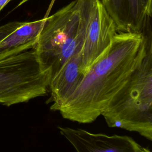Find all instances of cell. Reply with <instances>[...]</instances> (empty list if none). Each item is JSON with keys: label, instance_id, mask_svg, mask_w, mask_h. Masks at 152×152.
<instances>
[{"label": "cell", "instance_id": "cell-15", "mask_svg": "<svg viewBox=\"0 0 152 152\" xmlns=\"http://www.w3.org/2000/svg\"><path fill=\"white\" fill-rule=\"evenodd\" d=\"M12 1V0H10V1Z\"/></svg>", "mask_w": 152, "mask_h": 152}, {"label": "cell", "instance_id": "cell-8", "mask_svg": "<svg viewBox=\"0 0 152 152\" xmlns=\"http://www.w3.org/2000/svg\"><path fill=\"white\" fill-rule=\"evenodd\" d=\"M113 21L117 32L143 33L151 17H148L141 0H101Z\"/></svg>", "mask_w": 152, "mask_h": 152}, {"label": "cell", "instance_id": "cell-12", "mask_svg": "<svg viewBox=\"0 0 152 152\" xmlns=\"http://www.w3.org/2000/svg\"><path fill=\"white\" fill-rule=\"evenodd\" d=\"M10 2V0H0V11Z\"/></svg>", "mask_w": 152, "mask_h": 152}, {"label": "cell", "instance_id": "cell-3", "mask_svg": "<svg viewBox=\"0 0 152 152\" xmlns=\"http://www.w3.org/2000/svg\"><path fill=\"white\" fill-rule=\"evenodd\" d=\"M107 125L152 140V41L127 81L102 113Z\"/></svg>", "mask_w": 152, "mask_h": 152}, {"label": "cell", "instance_id": "cell-11", "mask_svg": "<svg viewBox=\"0 0 152 152\" xmlns=\"http://www.w3.org/2000/svg\"><path fill=\"white\" fill-rule=\"evenodd\" d=\"M55 1H56V0H51L50 3V4H49V7L48 8V10H47V11H46V14H45V17H44L43 18H46V17H49V13H50V11H51V9H52V7H53V5L54 2H55Z\"/></svg>", "mask_w": 152, "mask_h": 152}, {"label": "cell", "instance_id": "cell-7", "mask_svg": "<svg viewBox=\"0 0 152 152\" xmlns=\"http://www.w3.org/2000/svg\"><path fill=\"white\" fill-rule=\"evenodd\" d=\"M45 20L12 21L0 26V59L35 46Z\"/></svg>", "mask_w": 152, "mask_h": 152}, {"label": "cell", "instance_id": "cell-5", "mask_svg": "<svg viewBox=\"0 0 152 152\" xmlns=\"http://www.w3.org/2000/svg\"><path fill=\"white\" fill-rule=\"evenodd\" d=\"M116 33L115 23L100 0H92L81 51V67L84 74L107 50Z\"/></svg>", "mask_w": 152, "mask_h": 152}, {"label": "cell", "instance_id": "cell-6", "mask_svg": "<svg viewBox=\"0 0 152 152\" xmlns=\"http://www.w3.org/2000/svg\"><path fill=\"white\" fill-rule=\"evenodd\" d=\"M58 129L77 152H139L140 145L128 136L96 134L61 126Z\"/></svg>", "mask_w": 152, "mask_h": 152}, {"label": "cell", "instance_id": "cell-1", "mask_svg": "<svg viewBox=\"0 0 152 152\" xmlns=\"http://www.w3.org/2000/svg\"><path fill=\"white\" fill-rule=\"evenodd\" d=\"M151 37V26L143 33L117 32L107 50L91 66L72 96L59 109L62 116L88 124L101 115L143 57Z\"/></svg>", "mask_w": 152, "mask_h": 152}, {"label": "cell", "instance_id": "cell-2", "mask_svg": "<svg viewBox=\"0 0 152 152\" xmlns=\"http://www.w3.org/2000/svg\"><path fill=\"white\" fill-rule=\"evenodd\" d=\"M92 0H74L45 20L35 45L42 71L50 81L81 51Z\"/></svg>", "mask_w": 152, "mask_h": 152}, {"label": "cell", "instance_id": "cell-4", "mask_svg": "<svg viewBox=\"0 0 152 152\" xmlns=\"http://www.w3.org/2000/svg\"><path fill=\"white\" fill-rule=\"evenodd\" d=\"M49 83L35 46L0 59V104L10 106L45 96Z\"/></svg>", "mask_w": 152, "mask_h": 152}, {"label": "cell", "instance_id": "cell-10", "mask_svg": "<svg viewBox=\"0 0 152 152\" xmlns=\"http://www.w3.org/2000/svg\"><path fill=\"white\" fill-rule=\"evenodd\" d=\"M145 12L148 17L152 15V0H141Z\"/></svg>", "mask_w": 152, "mask_h": 152}, {"label": "cell", "instance_id": "cell-9", "mask_svg": "<svg viewBox=\"0 0 152 152\" xmlns=\"http://www.w3.org/2000/svg\"><path fill=\"white\" fill-rule=\"evenodd\" d=\"M81 52L73 55L51 79L49 87L53 104L52 110H59L72 96L84 74L81 67Z\"/></svg>", "mask_w": 152, "mask_h": 152}, {"label": "cell", "instance_id": "cell-13", "mask_svg": "<svg viewBox=\"0 0 152 152\" xmlns=\"http://www.w3.org/2000/svg\"><path fill=\"white\" fill-rule=\"evenodd\" d=\"M139 152H151V151L148 148L142 147L140 146Z\"/></svg>", "mask_w": 152, "mask_h": 152}, {"label": "cell", "instance_id": "cell-14", "mask_svg": "<svg viewBox=\"0 0 152 152\" xmlns=\"http://www.w3.org/2000/svg\"><path fill=\"white\" fill-rule=\"evenodd\" d=\"M28 1H29V0H21V2L18 4V5L17 6V7H20V6L23 5L24 3L27 2Z\"/></svg>", "mask_w": 152, "mask_h": 152}]
</instances>
